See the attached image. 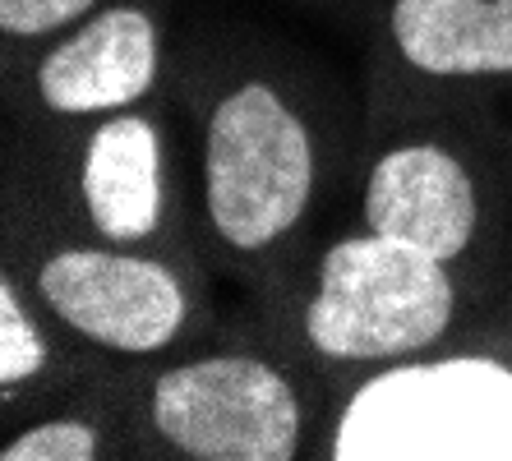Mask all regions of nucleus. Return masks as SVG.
<instances>
[{"instance_id":"f257e3e1","label":"nucleus","mask_w":512,"mask_h":461,"mask_svg":"<svg viewBox=\"0 0 512 461\" xmlns=\"http://www.w3.org/2000/svg\"><path fill=\"white\" fill-rule=\"evenodd\" d=\"M319 194V134L282 83L245 74L203 107L199 213L231 263L273 259Z\"/></svg>"},{"instance_id":"f03ea898","label":"nucleus","mask_w":512,"mask_h":461,"mask_svg":"<svg viewBox=\"0 0 512 461\" xmlns=\"http://www.w3.org/2000/svg\"><path fill=\"white\" fill-rule=\"evenodd\" d=\"M457 314L462 282L448 263L365 226L323 245L296 305V332L323 365L383 369L434 351Z\"/></svg>"},{"instance_id":"7ed1b4c3","label":"nucleus","mask_w":512,"mask_h":461,"mask_svg":"<svg viewBox=\"0 0 512 461\" xmlns=\"http://www.w3.org/2000/svg\"><path fill=\"white\" fill-rule=\"evenodd\" d=\"M512 434V365L499 355H411L351 388L328 438L337 461H499Z\"/></svg>"},{"instance_id":"20e7f679","label":"nucleus","mask_w":512,"mask_h":461,"mask_svg":"<svg viewBox=\"0 0 512 461\" xmlns=\"http://www.w3.org/2000/svg\"><path fill=\"white\" fill-rule=\"evenodd\" d=\"M503 199L485 148L439 125H406L370 153L360 222L425 249L453 272H480L503 240Z\"/></svg>"},{"instance_id":"39448f33","label":"nucleus","mask_w":512,"mask_h":461,"mask_svg":"<svg viewBox=\"0 0 512 461\" xmlns=\"http://www.w3.org/2000/svg\"><path fill=\"white\" fill-rule=\"evenodd\" d=\"M19 277L60 332L120 360L171 351L199 319L190 272L167 249L65 236L37 249Z\"/></svg>"},{"instance_id":"423d86ee","label":"nucleus","mask_w":512,"mask_h":461,"mask_svg":"<svg viewBox=\"0 0 512 461\" xmlns=\"http://www.w3.org/2000/svg\"><path fill=\"white\" fill-rule=\"evenodd\" d=\"M143 420L162 448L190 461H291L305 448L296 379L259 351H203L162 365Z\"/></svg>"},{"instance_id":"0eeeda50","label":"nucleus","mask_w":512,"mask_h":461,"mask_svg":"<svg viewBox=\"0 0 512 461\" xmlns=\"http://www.w3.org/2000/svg\"><path fill=\"white\" fill-rule=\"evenodd\" d=\"M162 79V10L157 0H107L33 56V102L51 120H102L134 111Z\"/></svg>"},{"instance_id":"6e6552de","label":"nucleus","mask_w":512,"mask_h":461,"mask_svg":"<svg viewBox=\"0 0 512 461\" xmlns=\"http://www.w3.org/2000/svg\"><path fill=\"white\" fill-rule=\"evenodd\" d=\"M74 208L93 240L125 249H171L167 134L153 111H116L88 120L74 153Z\"/></svg>"},{"instance_id":"1a4fd4ad","label":"nucleus","mask_w":512,"mask_h":461,"mask_svg":"<svg viewBox=\"0 0 512 461\" xmlns=\"http://www.w3.org/2000/svg\"><path fill=\"white\" fill-rule=\"evenodd\" d=\"M383 47L425 83L512 79V0H388Z\"/></svg>"},{"instance_id":"9d476101","label":"nucleus","mask_w":512,"mask_h":461,"mask_svg":"<svg viewBox=\"0 0 512 461\" xmlns=\"http://www.w3.org/2000/svg\"><path fill=\"white\" fill-rule=\"evenodd\" d=\"M24 277L19 268H5L0 277V388H5V402L19 397V388L37 383L56 365V342L47 332V314L33 300V291L24 296Z\"/></svg>"},{"instance_id":"9b49d317","label":"nucleus","mask_w":512,"mask_h":461,"mask_svg":"<svg viewBox=\"0 0 512 461\" xmlns=\"http://www.w3.org/2000/svg\"><path fill=\"white\" fill-rule=\"evenodd\" d=\"M111 457V434L93 415H51L0 443V461H97Z\"/></svg>"},{"instance_id":"f8f14e48","label":"nucleus","mask_w":512,"mask_h":461,"mask_svg":"<svg viewBox=\"0 0 512 461\" xmlns=\"http://www.w3.org/2000/svg\"><path fill=\"white\" fill-rule=\"evenodd\" d=\"M107 0H0V33L10 47H42Z\"/></svg>"},{"instance_id":"ddd939ff","label":"nucleus","mask_w":512,"mask_h":461,"mask_svg":"<svg viewBox=\"0 0 512 461\" xmlns=\"http://www.w3.org/2000/svg\"><path fill=\"white\" fill-rule=\"evenodd\" d=\"M499 461H512V434H508V443L499 448Z\"/></svg>"}]
</instances>
